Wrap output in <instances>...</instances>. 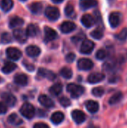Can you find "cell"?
<instances>
[{"label": "cell", "mask_w": 127, "mask_h": 128, "mask_svg": "<svg viewBox=\"0 0 127 128\" xmlns=\"http://www.w3.org/2000/svg\"><path fill=\"white\" fill-rule=\"evenodd\" d=\"M37 32H38V28L35 25L30 24V25L28 26V27L26 28V33H27L28 36L34 37V36L37 35Z\"/></svg>", "instance_id": "obj_29"}, {"label": "cell", "mask_w": 127, "mask_h": 128, "mask_svg": "<svg viewBox=\"0 0 127 128\" xmlns=\"http://www.w3.org/2000/svg\"><path fill=\"white\" fill-rule=\"evenodd\" d=\"M16 64H14L13 62H7L4 64V65L2 67L1 70L4 74H7L13 72L16 69Z\"/></svg>", "instance_id": "obj_24"}, {"label": "cell", "mask_w": 127, "mask_h": 128, "mask_svg": "<svg viewBox=\"0 0 127 128\" xmlns=\"http://www.w3.org/2000/svg\"><path fill=\"white\" fill-rule=\"evenodd\" d=\"M104 93H105V90L103 87H96V88H94L92 90L93 95L97 98L102 97L104 94Z\"/></svg>", "instance_id": "obj_32"}, {"label": "cell", "mask_w": 127, "mask_h": 128, "mask_svg": "<svg viewBox=\"0 0 127 128\" xmlns=\"http://www.w3.org/2000/svg\"><path fill=\"white\" fill-rule=\"evenodd\" d=\"M94 46L95 45L93 41L85 39L80 46V52L82 54H91L94 50Z\"/></svg>", "instance_id": "obj_4"}, {"label": "cell", "mask_w": 127, "mask_h": 128, "mask_svg": "<svg viewBox=\"0 0 127 128\" xmlns=\"http://www.w3.org/2000/svg\"><path fill=\"white\" fill-rule=\"evenodd\" d=\"M108 1H109V2H111V3H112V2H115V0H108Z\"/></svg>", "instance_id": "obj_43"}, {"label": "cell", "mask_w": 127, "mask_h": 128, "mask_svg": "<svg viewBox=\"0 0 127 128\" xmlns=\"http://www.w3.org/2000/svg\"><path fill=\"white\" fill-rule=\"evenodd\" d=\"M105 74L102 73H93L88 77V82L91 84H96L102 82L105 79Z\"/></svg>", "instance_id": "obj_10"}, {"label": "cell", "mask_w": 127, "mask_h": 128, "mask_svg": "<svg viewBox=\"0 0 127 128\" xmlns=\"http://www.w3.org/2000/svg\"><path fill=\"white\" fill-rule=\"evenodd\" d=\"M91 36L97 40H100L103 37V32L101 28H97L91 32Z\"/></svg>", "instance_id": "obj_31"}, {"label": "cell", "mask_w": 127, "mask_h": 128, "mask_svg": "<svg viewBox=\"0 0 127 128\" xmlns=\"http://www.w3.org/2000/svg\"><path fill=\"white\" fill-rule=\"evenodd\" d=\"M40 104L46 108H52L55 106L53 100L46 94H41L38 98Z\"/></svg>", "instance_id": "obj_13"}, {"label": "cell", "mask_w": 127, "mask_h": 128, "mask_svg": "<svg viewBox=\"0 0 127 128\" xmlns=\"http://www.w3.org/2000/svg\"><path fill=\"white\" fill-rule=\"evenodd\" d=\"M45 15L49 20L52 21H55L60 17V11L55 7L49 6L45 10Z\"/></svg>", "instance_id": "obj_3"}, {"label": "cell", "mask_w": 127, "mask_h": 128, "mask_svg": "<svg viewBox=\"0 0 127 128\" xmlns=\"http://www.w3.org/2000/svg\"><path fill=\"white\" fill-rule=\"evenodd\" d=\"M13 37L18 42L25 43L27 40L28 34H27L26 32H25L23 29L17 28L13 31Z\"/></svg>", "instance_id": "obj_9"}, {"label": "cell", "mask_w": 127, "mask_h": 128, "mask_svg": "<svg viewBox=\"0 0 127 128\" xmlns=\"http://www.w3.org/2000/svg\"><path fill=\"white\" fill-rule=\"evenodd\" d=\"M7 122L13 126H18L22 124V120L15 113L10 114L7 118Z\"/></svg>", "instance_id": "obj_21"}, {"label": "cell", "mask_w": 127, "mask_h": 128, "mask_svg": "<svg viewBox=\"0 0 127 128\" xmlns=\"http://www.w3.org/2000/svg\"><path fill=\"white\" fill-rule=\"evenodd\" d=\"M85 106H86L87 110L91 113L97 112L100 108L99 104L94 100H88L85 103Z\"/></svg>", "instance_id": "obj_17"}, {"label": "cell", "mask_w": 127, "mask_h": 128, "mask_svg": "<svg viewBox=\"0 0 127 128\" xmlns=\"http://www.w3.org/2000/svg\"><path fill=\"white\" fill-rule=\"evenodd\" d=\"M1 98L3 101L9 106H13L16 103V98L11 93L4 92L1 94Z\"/></svg>", "instance_id": "obj_12"}, {"label": "cell", "mask_w": 127, "mask_h": 128, "mask_svg": "<svg viewBox=\"0 0 127 128\" xmlns=\"http://www.w3.org/2000/svg\"><path fill=\"white\" fill-rule=\"evenodd\" d=\"M14 82L19 86H25L28 83V77L24 74H18L14 76Z\"/></svg>", "instance_id": "obj_20"}, {"label": "cell", "mask_w": 127, "mask_h": 128, "mask_svg": "<svg viewBox=\"0 0 127 128\" xmlns=\"http://www.w3.org/2000/svg\"><path fill=\"white\" fill-rule=\"evenodd\" d=\"M64 120V115L61 112H56L51 116V122L54 124H59Z\"/></svg>", "instance_id": "obj_22"}, {"label": "cell", "mask_w": 127, "mask_h": 128, "mask_svg": "<svg viewBox=\"0 0 127 128\" xmlns=\"http://www.w3.org/2000/svg\"><path fill=\"white\" fill-rule=\"evenodd\" d=\"M79 5L82 10H88L97 5V0H80Z\"/></svg>", "instance_id": "obj_18"}, {"label": "cell", "mask_w": 127, "mask_h": 128, "mask_svg": "<svg viewBox=\"0 0 127 128\" xmlns=\"http://www.w3.org/2000/svg\"><path fill=\"white\" fill-rule=\"evenodd\" d=\"M64 12H65V14H66L67 16L72 17L73 15H74V14H75L73 6L72 4H68L66 6L65 9H64Z\"/></svg>", "instance_id": "obj_33"}, {"label": "cell", "mask_w": 127, "mask_h": 128, "mask_svg": "<svg viewBox=\"0 0 127 128\" xmlns=\"http://www.w3.org/2000/svg\"><path fill=\"white\" fill-rule=\"evenodd\" d=\"M20 113L25 118L31 119L34 116L35 110L31 104L25 103L20 108Z\"/></svg>", "instance_id": "obj_2"}, {"label": "cell", "mask_w": 127, "mask_h": 128, "mask_svg": "<svg viewBox=\"0 0 127 128\" xmlns=\"http://www.w3.org/2000/svg\"><path fill=\"white\" fill-rule=\"evenodd\" d=\"M60 74L61 75V76H63L64 79H67V80H69L73 76V72L68 68H63L60 70Z\"/></svg>", "instance_id": "obj_30"}, {"label": "cell", "mask_w": 127, "mask_h": 128, "mask_svg": "<svg viewBox=\"0 0 127 128\" xmlns=\"http://www.w3.org/2000/svg\"><path fill=\"white\" fill-rule=\"evenodd\" d=\"M24 64H25L26 69L28 70L29 71H33V70H34V67L33 65H31V64H26L25 63Z\"/></svg>", "instance_id": "obj_41"}, {"label": "cell", "mask_w": 127, "mask_h": 128, "mask_svg": "<svg viewBox=\"0 0 127 128\" xmlns=\"http://www.w3.org/2000/svg\"><path fill=\"white\" fill-rule=\"evenodd\" d=\"M38 75L50 81H53L56 78V75L55 74V73L45 68H40L38 70Z\"/></svg>", "instance_id": "obj_16"}, {"label": "cell", "mask_w": 127, "mask_h": 128, "mask_svg": "<svg viewBox=\"0 0 127 128\" xmlns=\"http://www.w3.org/2000/svg\"><path fill=\"white\" fill-rule=\"evenodd\" d=\"M6 55L10 59H11L13 61H17L21 58L22 52L17 48L9 47L6 50Z\"/></svg>", "instance_id": "obj_5"}, {"label": "cell", "mask_w": 127, "mask_h": 128, "mask_svg": "<svg viewBox=\"0 0 127 128\" xmlns=\"http://www.w3.org/2000/svg\"><path fill=\"white\" fill-rule=\"evenodd\" d=\"M40 49L34 45L28 46L26 48V53L30 57H37L40 54Z\"/></svg>", "instance_id": "obj_19"}, {"label": "cell", "mask_w": 127, "mask_h": 128, "mask_svg": "<svg viewBox=\"0 0 127 128\" xmlns=\"http://www.w3.org/2000/svg\"><path fill=\"white\" fill-rule=\"evenodd\" d=\"M81 22L86 28H91L95 24V19L89 14H84L81 19Z\"/></svg>", "instance_id": "obj_15"}, {"label": "cell", "mask_w": 127, "mask_h": 128, "mask_svg": "<svg viewBox=\"0 0 127 128\" xmlns=\"http://www.w3.org/2000/svg\"><path fill=\"white\" fill-rule=\"evenodd\" d=\"M34 128H49V125H47L45 123H37L34 125Z\"/></svg>", "instance_id": "obj_40"}, {"label": "cell", "mask_w": 127, "mask_h": 128, "mask_svg": "<svg viewBox=\"0 0 127 128\" xmlns=\"http://www.w3.org/2000/svg\"><path fill=\"white\" fill-rule=\"evenodd\" d=\"M44 34H45V40L46 42L54 40L58 38L57 32L53 28L49 26H46L44 28Z\"/></svg>", "instance_id": "obj_8"}, {"label": "cell", "mask_w": 127, "mask_h": 128, "mask_svg": "<svg viewBox=\"0 0 127 128\" xmlns=\"http://www.w3.org/2000/svg\"><path fill=\"white\" fill-rule=\"evenodd\" d=\"M23 23H24V20L22 18L19 16H13V18L10 19L9 26L10 28H16L18 26H21L22 25H23Z\"/></svg>", "instance_id": "obj_28"}, {"label": "cell", "mask_w": 127, "mask_h": 128, "mask_svg": "<svg viewBox=\"0 0 127 128\" xmlns=\"http://www.w3.org/2000/svg\"><path fill=\"white\" fill-rule=\"evenodd\" d=\"M7 110V109L6 105L4 104H3V103L0 102V114L1 115V114L6 113Z\"/></svg>", "instance_id": "obj_39"}, {"label": "cell", "mask_w": 127, "mask_h": 128, "mask_svg": "<svg viewBox=\"0 0 127 128\" xmlns=\"http://www.w3.org/2000/svg\"><path fill=\"white\" fill-rule=\"evenodd\" d=\"M71 116H72V118L73 120L78 124H82L85 119H86V116L85 114L81 111V110H75L72 112L71 113Z\"/></svg>", "instance_id": "obj_7"}, {"label": "cell", "mask_w": 127, "mask_h": 128, "mask_svg": "<svg viewBox=\"0 0 127 128\" xmlns=\"http://www.w3.org/2000/svg\"><path fill=\"white\" fill-rule=\"evenodd\" d=\"M75 58H76V55L74 53H73V52H70V53H68L66 56L65 59L68 63H71L75 60Z\"/></svg>", "instance_id": "obj_38"}, {"label": "cell", "mask_w": 127, "mask_h": 128, "mask_svg": "<svg viewBox=\"0 0 127 128\" xmlns=\"http://www.w3.org/2000/svg\"><path fill=\"white\" fill-rule=\"evenodd\" d=\"M62 85L59 82L55 83V85H53L50 88H49V92L51 94H52L53 96H58L61 92H62Z\"/></svg>", "instance_id": "obj_26"}, {"label": "cell", "mask_w": 127, "mask_h": 128, "mask_svg": "<svg viewBox=\"0 0 127 128\" xmlns=\"http://www.w3.org/2000/svg\"><path fill=\"white\" fill-rule=\"evenodd\" d=\"M13 6V2L12 0H1L0 2V8L2 10L7 12L9 11Z\"/></svg>", "instance_id": "obj_25"}, {"label": "cell", "mask_w": 127, "mask_h": 128, "mask_svg": "<svg viewBox=\"0 0 127 128\" xmlns=\"http://www.w3.org/2000/svg\"><path fill=\"white\" fill-rule=\"evenodd\" d=\"M76 25L74 22L70 21H66L61 25L60 29L63 33L68 34L73 32L76 29Z\"/></svg>", "instance_id": "obj_11"}, {"label": "cell", "mask_w": 127, "mask_h": 128, "mask_svg": "<svg viewBox=\"0 0 127 128\" xmlns=\"http://www.w3.org/2000/svg\"><path fill=\"white\" fill-rule=\"evenodd\" d=\"M77 66L81 70H89L93 68L94 63L88 58H81L78 61Z\"/></svg>", "instance_id": "obj_6"}, {"label": "cell", "mask_w": 127, "mask_h": 128, "mask_svg": "<svg viewBox=\"0 0 127 128\" xmlns=\"http://www.w3.org/2000/svg\"><path fill=\"white\" fill-rule=\"evenodd\" d=\"M54 3H61V2H62L64 0H52Z\"/></svg>", "instance_id": "obj_42"}, {"label": "cell", "mask_w": 127, "mask_h": 128, "mask_svg": "<svg viewBox=\"0 0 127 128\" xmlns=\"http://www.w3.org/2000/svg\"><path fill=\"white\" fill-rule=\"evenodd\" d=\"M109 24L112 28H117L121 22V16L118 12H113L109 15Z\"/></svg>", "instance_id": "obj_14"}, {"label": "cell", "mask_w": 127, "mask_h": 128, "mask_svg": "<svg viewBox=\"0 0 127 128\" xmlns=\"http://www.w3.org/2000/svg\"><path fill=\"white\" fill-rule=\"evenodd\" d=\"M67 92L70 94L73 98H78L82 96L85 92V88L79 85H76L73 83H70L67 87Z\"/></svg>", "instance_id": "obj_1"}, {"label": "cell", "mask_w": 127, "mask_h": 128, "mask_svg": "<svg viewBox=\"0 0 127 128\" xmlns=\"http://www.w3.org/2000/svg\"><path fill=\"white\" fill-rule=\"evenodd\" d=\"M21 1H26V0H21Z\"/></svg>", "instance_id": "obj_44"}, {"label": "cell", "mask_w": 127, "mask_h": 128, "mask_svg": "<svg viewBox=\"0 0 127 128\" xmlns=\"http://www.w3.org/2000/svg\"><path fill=\"white\" fill-rule=\"evenodd\" d=\"M116 38L120 40H125L127 38V28H124L121 31V32L116 34Z\"/></svg>", "instance_id": "obj_34"}, {"label": "cell", "mask_w": 127, "mask_h": 128, "mask_svg": "<svg viewBox=\"0 0 127 128\" xmlns=\"http://www.w3.org/2000/svg\"><path fill=\"white\" fill-rule=\"evenodd\" d=\"M106 56H107V52L105 50L103 49L99 50L96 53V58L98 60H103L106 58Z\"/></svg>", "instance_id": "obj_35"}, {"label": "cell", "mask_w": 127, "mask_h": 128, "mask_svg": "<svg viewBox=\"0 0 127 128\" xmlns=\"http://www.w3.org/2000/svg\"><path fill=\"white\" fill-rule=\"evenodd\" d=\"M0 81H1V78H0Z\"/></svg>", "instance_id": "obj_45"}, {"label": "cell", "mask_w": 127, "mask_h": 128, "mask_svg": "<svg viewBox=\"0 0 127 128\" xmlns=\"http://www.w3.org/2000/svg\"><path fill=\"white\" fill-rule=\"evenodd\" d=\"M12 40V38H11V36L10 35V34L7 33V32H4L1 35V41L4 44H7V43H10L11 42Z\"/></svg>", "instance_id": "obj_37"}, {"label": "cell", "mask_w": 127, "mask_h": 128, "mask_svg": "<svg viewBox=\"0 0 127 128\" xmlns=\"http://www.w3.org/2000/svg\"><path fill=\"white\" fill-rule=\"evenodd\" d=\"M123 98H124V95H123L122 92H118L115 93L114 95L112 96V98H110L109 103L110 105H115V104H118L120 101H121Z\"/></svg>", "instance_id": "obj_27"}, {"label": "cell", "mask_w": 127, "mask_h": 128, "mask_svg": "<svg viewBox=\"0 0 127 128\" xmlns=\"http://www.w3.org/2000/svg\"><path fill=\"white\" fill-rule=\"evenodd\" d=\"M59 103L64 107H68V106H70L71 105L70 100L68 98H67V97H61L59 99Z\"/></svg>", "instance_id": "obj_36"}, {"label": "cell", "mask_w": 127, "mask_h": 128, "mask_svg": "<svg viewBox=\"0 0 127 128\" xmlns=\"http://www.w3.org/2000/svg\"><path fill=\"white\" fill-rule=\"evenodd\" d=\"M29 8H30V10L34 14H39L42 12V10H43V4L39 2H33L30 4L29 6Z\"/></svg>", "instance_id": "obj_23"}]
</instances>
